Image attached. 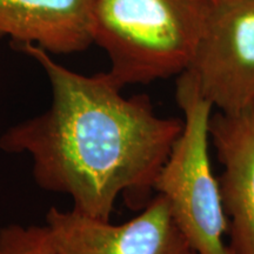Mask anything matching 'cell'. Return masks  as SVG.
<instances>
[{
	"instance_id": "1",
	"label": "cell",
	"mask_w": 254,
	"mask_h": 254,
	"mask_svg": "<svg viewBox=\"0 0 254 254\" xmlns=\"http://www.w3.org/2000/svg\"><path fill=\"white\" fill-rule=\"evenodd\" d=\"M15 47L46 73L52 100L9 126L0 150L28 155L34 183L90 217L111 220L120 195L153 190L183 120L158 116L146 95L126 98L109 72L81 74L40 47Z\"/></svg>"
},
{
	"instance_id": "2",
	"label": "cell",
	"mask_w": 254,
	"mask_h": 254,
	"mask_svg": "<svg viewBox=\"0 0 254 254\" xmlns=\"http://www.w3.org/2000/svg\"><path fill=\"white\" fill-rule=\"evenodd\" d=\"M214 0H94L92 38L122 87L179 75L194 58Z\"/></svg>"
},
{
	"instance_id": "3",
	"label": "cell",
	"mask_w": 254,
	"mask_h": 254,
	"mask_svg": "<svg viewBox=\"0 0 254 254\" xmlns=\"http://www.w3.org/2000/svg\"><path fill=\"white\" fill-rule=\"evenodd\" d=\"M176 97L183 129L172 146L154 187L196 254H232L225 241L228 221L220 183L209 157L213 104L190 71L178 75Z\"/></svg>"
},
{
	"instance_id": "4",
	"label": "cell",
	"mask_w": 254,
	"mask_h": 254,
	"mask_svg": "<svg viewBox=\"0 0 254 254\" xmlns=\"http://www.w3.org/2000/svg\"><path fill=\"white\" fill-rule=\"evenodd\" d=\"M186 71L220 112L254 105V0H214Z\"/></svg>"
},
{
	"instance_id": "5",
	"label": "cell",
	"mask_w": 254,
	"mask_h": 254,
	"mask_svg": "<svg viewBox=\"0 0 254 254\" xmlns=\"http://www.w3.org/2000/svg\"><path fill=\"white\" fill-rule=\"evenodd\" d=\"M45 226L57 254H196L160 194L123 224L51 207Z\"/></svg>"
},
{
	"instance_id": "6",
	"label": "cell",
	"mask_w": 254,
	"mask_h": 254,
	"mask_svg": "<svg viewBox=\"0 0 254 254\" xmlns=\"http://www.w3.org/2000/svg\"><path fill=\"white\" fill-rule=\"evenodd\" d=\"M211 142L222 173L219 179L232 254H254V105L212 116Z\"/></svg>"
},
{
	"instance_id": "7",
	"label": "cell",
	"mask_w": 254,
	"mask_h": 254,
	"mask_svg": "<svg viewBox=\"0 0 254 254\" xmlns=\"http://www.w3.org/2000/svg\"><path fill=\"white\" fill-rule=\"evenodd\" d=\"M94 0H0V39L71 55L93 44Z\"/></svg>"
},
{
	"instance_id": "8",
	"label": "cell",
	"mask_w": 254,
	"mask_h": 254,
	"mask_svg": "<svg viewBox=\"0 0 254 254\" xmlns=\"http://www.w3.org/2000/svg\"><path fill=\"white\" fill-rule=\"evenodd\" d=\"M0 254H57V251L45 224H11L0 228Z\"/></svg>"
}]
</instances>
